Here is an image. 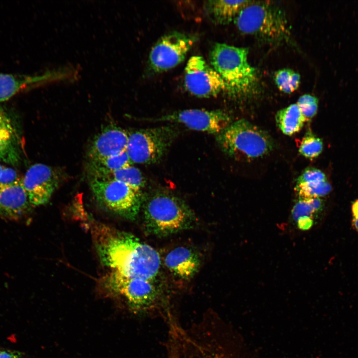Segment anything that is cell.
<instances>
[{
    "label": "cell",
    "instance_id": "cell-1",
    "mask_svg": "<svg viewBox=\"0 0 358 358\" xmlns=\"http://www.w3.org/2000/svg\"><path fill=\"white\" fill-rule=\"evenodd\" d=\"M94 240L101 262L113 271L151 281L158 273L159 253L135 236L102 226L95 230Z\"/></svg>",
    "mask_w": 358,
    "mask_h": 358
},
{
    "label": "cell",
    "instance_id": "cell-2",
    "mask_svg": "<svg viewBox=\"0 0 358 358\" xmlns=\"http://www.w3.org/2000/svg\"><path fill=\"white\" fill-rule=\"evenodd\" d=\"M106 294L118 300L134 315L161 317L165 321L172 311L162 301V295L151 280L132 278L112 271L103 278Z\"/></svg>",
    "mask_w": 358,
    "mask_h": 358
},
{
    "label": "cell",
    "instance_id": "cell-3",
    "mask_svg": "<svg viewBox=\"0 0 358 358\" xmlns=\"http://www.w3.org/2000/svg\"><path fill=\"white\" fill-rule=\"evenodd\" d=\"M144 218L148 232L158 236L187 229L195 220L193 212L182 199L163 191L155 193L146 200Z\"/></svg>",
    "mask_w": 358,
    "mask_h": 358
},
{
    "label": "cell",
    "instance_id": "cell-4",
    "mask_svg": "<svg viewBox=\"0 0 358 358\" xmlns=\"http://www.w3.org/2000/svg\"><path fill=\"white\" fill-rule=\"evenodd\" d=\"M216 140L226 155L241 161L264 157L274 147L273 141L267 132L243 119L231 123L216 135Z\"/></svg>",
    "mask_w": 358,
    "mask_h": 358
},
{
    "label": "cell",
    "instance_id": "cell-5",
    "mask_svg": "<svg viewBox=\"0 0 358 358\" xmlns=\"http://www.w3.org/2000/svg\"><path fill=\"white\" fill-rule=\"evenodd\" d=\"M248 55L247 48L225 43H216L211 50V67L221 76L231 93H249L257 84V72L249 63Z\"/></svg>",
    "mask_w": 358,
    "mask_h": 358
},
{
    "label": "cell",
    "instance_id": "cell-6",
    "mask_svg": "<svg viewBox=\"0 0 358 358\" xmlns=\"http://www.w3.org/2000/svg\"><path fill=\"white\" fill-rule=\"evenodd\" d=\"M234 20L241 32L268 41L286 40L290 36L284 12L268 2L252 1L241 10Z\"/></svg>",
    "mask_w": 358,
    "mask_h": 358
},
{
    "label": "cell",
    "instance_id": "cell-7",
    "mask_svg": "<svg viewBox=\"0 0 358 358\" xmlns=\"http://www.w3.org/2000/svg\"><path fill=\"white\" fill-rule=\"evenodd\" d=\"M174 125L140 129L128 132L126 152L132 163H158L179 134Z\"/></svg>",
    "mask_w": 358,
    "mask_h": 358
},
{
    "label": "cell",
    "instance_id": "cell-8",
    "mask_svg": "<svg viewBox=\"0 0 358 358\" xmlns=\"http://www.w3.org/2000/svg\"><path fill=\"white\" fill-rule=\"evenodd\" d=\"M90 185L96 201L105 209L131 220L138 215L142 203V192L112 179L90 178Z\"/></svg>",
    "mask_w": 358,
    "mask_h": 358
},
{
    "label": "cell",
    "instance_id": "cell-9",
    "mask_svg": "<svg viewBox=\"0 0 358 358\" xmlns=\"http://www.w3.org/2000/svg\"><path fill=\"white\" fill-rule=\"evenodd\" d=\"M196 41L195 36L178 31L162 36L150 52L148 63L150 69L160 73L176 67L184 61Z\"/></svg>",
    "mask_w": 358,
    "mask_h": 358
},
{
    "label": "cell",
    "instance_id": "cell-10",
    "mask_svg": "<svg viewBox=\"0 0 358 358\" xmlns=\"http://www.w3.org/2000/svg\"><path fill=\"white\" fill-rule=\"evenodd\" d=\"M147 121L181 124L198 131L219 134L231 123V116L220 110L188 109L176 111L160 117L147 118Z\"/></svg>",
    "mask_w": 358,
    "mask_h": 358
},
{
    "label": "cell",
    "instance_id": "cell-11",
    "mask_svg": "<svg viewBox=\"0 0 358 358\" xmlns=\"http://www.w3.org/2000/svg\"><path fill=\"white\" fill-rule=\"evenodd\" d=\"M184 86L190 94L198 97L215 96L227 90V86L218 73L201 56H193L184 69Z\"/></svg>",
    "mask_w": 358,
    "mask_h": 358
},
{
    "label": "cell",
    "instance_id": "cell-12",
    "mask_svg": "<svg viewBox=\"0 0 358 358\" xmlns=\"http://www.w3.org/2000/svg\"><path fill=\"white\" fill-rule=\"evenodd\" d=\"M59 178L51 167L41 163L31 166L22 179V183L32 206L46 204L58 186Z\"/></svg>",
    "mask_w": 358,
    "mask_h": 358
},
{
    "label": "cell",
    "instance_id": "cell-13",
    "mask_svg": "<svg viewBox=\"0 0 358 358\" xmlns=\"http://www.w3.org/2000/svg\"><path fill=\"white\" fill-rule=\"evenodd\" d=\"M128 132L121 127L109 124L93 139L89 150L90 161L98 160L126 151Z\"/></svg>",
    "mask_w": 358,
    "mask_h": 358
},
{
    "label": "cell",
    "instance_id": "cell-14",
    "mask_svg": "<svg viewBox=\"0 0 358 358\" xmlns=\"http://www.w3.org/2000/svg\"><path fill=\"white\" fill-rule=\"evenodd\" d=\"M31 206L22 180L8 185H0V216L17 218L26 213Z\"/></svg>",
    "mask_w": 358,
    "mask_h": 358
},
{
    "label": "cell",
    "instance_id": "cell-15",
    "mask_svg": "<svg viewBox=\"0 0 358 358\" xmlns=\"http://www.w3.org/2000/svg\"><path fill=\"white\" fill-rule=\"evenodd\" d=\"M20 159L17 132L9 115L0 107V162L15 166Z\"/></svg>",
    "mask_w": 358,
    "mask_h": 358
},
{
    "label": "cell",
    "instance_id": "cell-16",
    "mask_svg": "<svg viewBox=\"0 0 358 358\" xmlns=\"http://www.w3.org/2000/svg\"><path fill=\"white\" fill-rule=\"evenodd\" d=\"M164 262L173 274L185 279L190 278L196 273L200 264L197 255L190 249L182 246L170 251Z\"/></svg>",
    "mask_w": 358,
    "mask_h": 358
},
{
    "label": "cell",
    "instance_id": "cell-17",
    "mask_svg": "<svg viewBox=\"0 0 358 358\" xmlns=\"http://www.w3.org/2000/svg\"><path fill=\"white\" fill-rule=\"evenodd\" d=\"M250 0H211L205 2V11L213 22L224 24L234 20Z\"/></svg>",
    "mask_w": 358,
    "mask_h": 358
},
{
    "label": "cell",
    "instance_id": "cell-18",
    "mask_svg": "<svg viewBox=\"0 0 358 358\" xmlns=\"http://www.w3.org/2000/svg\"><path fill=\"white\" fill-rule=\"evenodd\" d=\"M323 200L319 197L299 198L291 211V218L301 230L309 229L313 225V215L321 210Z\"/></svg>",
    "mask_w": 358,
    "mask_h": 358
},
{
    "label": "cell",
    "instance_id": "cell-19",
    "mask_svg": "<svg viewBox=\"0 0 358 358\" xmlns=\"http://www.w3.org/2000/svg\"><path fill=\"white\" fill-rule=\"evenodd\" d=\"M275 118L278 127L286 135H292L299 131L306 121L296 103L278 111Z\"/></svg>",
    "mask_w": 358,
    "mask_h": 358
},
{
    "label": "cell",
    "instance_id": "cell-20",
    "mask_svg": "<svg viewBox=\"0 0 358 358\" xmlns=\"http://www.w3.org/2000/svg\"><path fill=\"white\" fill-rule=\"evenodd\" d=\"M126 151L104 159L90 161L88 170L90 178L98 177L132 165Z\"/></svg>",
    "mask_w": 358,
    "mask_h": 358
},
{
    "label": "cell",
    "instance_id": "cell-21",
    "mask_svg": "<svg viewBox=\"0 0 358 358\" xmlns=\"http://www.w3.org/2000/svg\"><path fill=\"white\" fill-rule=\"evenodd\" d=\"M94 178L112 179L121 182L134 190L142 192L146 180L140 170L132 165Z\"/></svg>",
    "mask_w": 358,
    "mask_h": 358
},
{
    "label": "cell",
    "instance_id": "cell-22",
    "mask_svg": "<svg viewBox=\"0 0 358 358\" xmlns=\"http://www.w3.org/2000/svg\"><path fill=\"white\" fill-rule=\"evenodd\" d=\"M36 81L32 78L0 74V103L9 99Z\"/></svg>",
    "mask_w": 358,
    "mask_h": 358
},
{
    "label": "cell",
    "instance_id": "cell-23",
    "mask_svg": "<svg viewBox=\"0 0 358 358\" xmlns=\"http://www.w3.org/2000/svg\"><path fill=\"white\" fill-rule=\"evenodd\" d=\"M274 80L280 91L291 93L298 88L300 83V76L291 69H283L274 73Z\"/></svg>",
    "mask_w": 358,
    "mask_h": 358
},
{
    "label": "cell",
    "instance_id": "cell-24",
    "mask_svg": "<svg viewBox=\"0 0 358 358\" xmlns=\"http://www.w3.org/2000/svg\"><path fill=\"white\" fill-rule=\"evenodd\" d=\"M294 189L299 198L320 197L329 193L331 190V186L326 180L317 183L296 185Z\"/></svg>",
    "mask_w": 358,
    "mask_h": 358
},
{
    "label": "cell",
    "instance_id": "cell-25",
    "mask_svg": "<svg viewBox=\"0 0 358 358\" xmlns=\"http://www.w3.org/2000/svg\"><path fill=\"white\" fill-rule=\"evenodd\" d=\"M323 150V142L321 139L311 132H308L302 141L299 152L306 158L313 159L317 157Z\"/></svg>",
    "mask_w": 358,
    "mask_h": 358
},
{
    "label": "cell",
    "instance_id": "cell-26",
    "mask_svg": "<svg viewBox=\"0 0 358 358\" xmlns=\"http://www.w3.org/2000/svg\"><path fill=\"white\" fill-rule=\"evenodd\" d=\"M296 104L306 121L313 118L317 112L318 100L314 96L308 94L302 95Z\"/></svg>",
    "mask_w": 358,
    "mask_h": 358
},
{
    "label": "cell",
    "instance_id": "cell-27",
    "mask_svg": "<svg viewBox=\"0 0 358 358\" xmlns=\"http://www.w3.org/2000/svg\"><path fill=\"white\" fill-rule=\"evenodd\" d=\"M326 180L325 174L314 168H306L297 179L296 185L310 184Z\"/></svg>",
    "mask_w": 358,
    "mask_h": 358
},
{
    "label": "cell",
    "instance_id": "cell-28",
    "mask_svg": "<svg viewBox=\"0 0 358 358\" xmlns=\"http://www.w3.org/2000/svg\"><path fill=\"white\" fill-rule=\"evenodd\" d=\"M22 179L12 168L5 166L0 178V185H8L19 182Z\"/></svg>",
    "mask_w": 358,
    "mask_h": 358
},
{
    "label": "cell",
    "instance_id": "cell-29",
    "mask_svg": "<svg viewBox=\"0 0 358 358\" xmlns=\"http://www.w3.org/2000/svg\"><path fill=\"white\" fill-rule=\"evenodd\" d=\"M22 353L17 351L10 350H0V358H20Z\"/></svg>",
    "mask_w": 358,
    "mask_h": 358
},
{
    "label": "cell",
    "instance_id": "cell-30",
    "mask_svg": "<svg viewBox=\"0 0 358 358\" xmlns=\"http://www.w3.org/2000/svg\"><path fill=\"white\" fill-rule=\"evenodd\" d=\"M352 210V213H353L354 218H358V200H357L353 204Z\"/></svg>",
    "mask_w": 358,
    "mask_h": 358
},
{
    "label": "cell",
    "instance_id": "cell-31",
    "mask_svg": "<svg viewBox=\"0 0 358 358\" xmlns=\"http://www.w3.org/2000/svg\"><path fill=\"white\" fill-rule=\"evenodd\" d=\"M352 223L355 230L358 232V217L353 218Z\"/></svg>",
    "mask_w": 358,
    "mask_h": 358
},
{
    "label": "cell",
    "instance_id": "cell-32",
    "mask_svg": "<svg viewBox=\"0 0 358 358\" xmlns=\"http://www.w3.org/2000/svg\"><path fill=\"white\" fill-rule=\"evenodd\" d=\"M5 166H3L0 164V178L2 174V173L3 172V169L4 168Z\"/></svg>",
    "mask_w": 358,
    "mask_h": 358
}]
</instances>
